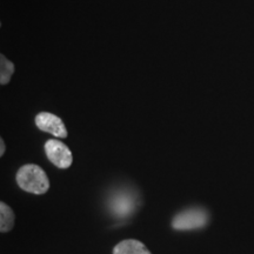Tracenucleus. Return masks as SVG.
Wrapping results in <instances>:
<instances>
[{
    "mask_svg": "<svg viewBox=\"0 0 254 254\" xmlns=\"http://www.w3.org/2000/svg\"><path fill=\"white\" fill-rule=\"evenodd\" d=\"M36 125L40 131L50 133V134L57 136V138H66L67 136V129L65 124L56 114L50 112H40L36 116Z\"/></svg>",
    "mask_w": 254,
    "mask_h": 254,
    "instance_id": "5",
    "label": "nucleus"
},
{
    "mask_svg": "<svg viewBox=\"0 0 254 254\" xmlns=\"http://www.w3.org/2000/svg\"><path fill=\"white\" fill-rule=\"evenodd\" d=\"M135 196L128 190H117L110 198L109 208L111 213L116 217L126 218L135 211Z\"/></svg>",
    "mask_w": 254,
    "mask_h": 254,
    "instance_id": "4",
    "label": "nucleus"
},
{
    "mask_svg": "<svg viewBox=\"0 0 254 254\" xmlns=\"http://www.w3.org/2000/svg\"><path fill=\"white\" fill-rule=\"evenodd\" d=\"M5 150H6V146H5V141L4 139H0V157L5 154Z\"/></svg>",
    "mask_w": 254,
    "mask_h": 254,
    "instance_id": "9",
    "label": "nucleus"
},
{
    "mask_svg": "<svg viewBox=\"0 0 254 254\" xmlns=\"http://www.w3.org/2000/svg\"><path fill=\"white\" fill-rule=\"evenodd\" d=\"M209 214L205 208L190 207L174 215L172 227L176 231H192L206 227Z\"/></svg>",
    "mask_w": 254,
    "mask_h": 254,
    "instance_id": "2",
    "label": "nucleus"
},
{
    "mask_svg": "<svg viewBox=\"0 0 254 254\" xmlns=\"http://www.w3.org/2000/svg\"><path fill=\"white\" fill-rule=\"evenodd\" d=\"M14 226V212L4 201L0 202V232L6 233Z\"/></svg>",
    "mask_w": 254,
    "mask_h": 254,
    "instance_id": "7",
    "label": "nucleus"
},
{
    "mask_svg": "<svg viewBox=\"0 0 254 254\" xmlns=\"http://www.w3.org/2000/svg\"><path fill=\"white\" fill-rule=\"evenodd\" d=\"M113 254H152L141 241L126 239L117 244L113 249Z\"/></svg>",
    "mask_w": 254,
    "mask_h": 254,
    "instance_id": "6",
    "label": "nucleus"
},
{
    "mask_svg": "<svg viewBox=\"0 0 254 254\" xmlns=\"http://www.w3.org/2000/svg\"><path fill=\"white\" fill-rule=\"evenodd\" d=\"M46 157L49 160L60 170H67L73 163L72 152L67 145L57 139H51L45 142L44 146Z\"/></svg>",
    "mask_w": 254,
    "mask_h": 254,
    "instance_id": "3",
    "label": "nucleus"
},
{
    "mask_svg": "<svg viewBox=\"0 0 254 254\" xmlns=\"http://www.w3.org/2000/svg\"><path fill=\"white\" fill-rule=\"evenodd\" d=\"M14 73V65L5 56L0 57V84L7 85Z\"/></svg>",
    "mask_w": 254,
    "mask_h": 254,
    "instance_id": "8",
    "label": "nucleus"
},
{
    "mask_svg": "<svg viewBox=\"0 0 254 254\" xmlns=\"http://www.w3.org/2000/svg\"><path fill=\"white\" fill-rule=\"evenodd\" d=\"M15 182L25 192L44 194L50 189V180L45 171L36 164L21 166L15 174Z\"/></svg>",
    "mask_w": 254,
    "mask_h": 254,
    "instance_id": "1",
    "label": "nucleus"
}]
</instances>
